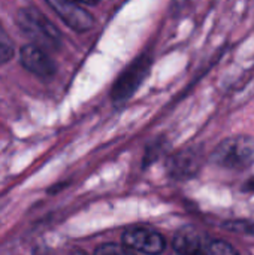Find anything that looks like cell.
<instances>
[{"instance_id":"9","label":"cell","mask_w":254,"mask_h":255,"mask_svg":"<svg viewBox=\"0 0 254 255\" xmlns=\"http://www.w3.org/2000/svg\"><path fill=\"white\" fill-rule=\"evenodd\" d=\"M13 55V43L4 28L0 25V64L9 61Z\"/></svg>"},{"instance_id":"13","label":"cell","mask_w":254,"mask_h":255,"mask_svg":"<svg viewBox=\"0 0 254 255\" xmlns=\"http://www.w3.org/2000/svg\"><path fill=\"white\" fill-rule=\"evenodd\" d=\"M244 190H247V191H254V178L249 179V181L246 182V187H244Z\"/></svg>"},{"instance_id":"7","label":"cell","mask_w":254,"mask_h":255,"mask_svg":"<svg viewBox=\"0 0 254 255\" xmlns=\"http://www.w3.org/2000/svg\"><path fill=\"white\" fill-rule=\"evenodd\" d=\"M204 157L202 151L198 148H189L186 151L178 152L169 160V173L177 179H187L195 176L201 166H202Z\"/></svg>"},{"instance_id":"10","label":"cell","mask_w":254,"mask_h":255,"mask_svg":"<svg viewBox=\"0 0 254 255\" xmlns=\"http://www.w3.org/2000/svg\"><path fill=\"white\" fill-rule=\"evenodd\" d=\"M223 227L232 233H243V235L254 236L253 221H229V223H225Z\"/></svg>"},{"instance_id":"8","label":"cell","mask_w":254,"mask_h":255,"mask_svg":"<svg viewBox=\"0 0 254 255\" xmlns=\"http://www.w3.org/2000/svg\"><path fill=\"white\" fill-rule=\"evenodd\" d=\"M211 238L198 232L196 229L186 227L174 238V250L180 254H210Z\"/></svg>"},{"instance_id":"12","label":"cell","mask_w":254,"mask_h":255,"mask_svg":"<svg viewBox=\"0 0 254 255\" xmlns=\"http://www.w3.org/2000/svg\"><path fill=\"white\" fill-rule=\"evenodd\" d=\"M132 251L129 248H126L123 244L117 245V244H106L102 245L96 250V254H130Z\"/></svg>"},{"instance_id":"5","label":"cell","mask_w":254,"mask_h":255,"mask_svg":"<svg viewBox=\"0 0 254 255\" xmlns=\"http://www.w3.org/2000/svg\"><path fill=\"white\" fill-rule=\"evenodd\" d=\"M148 67H150V60L145 57L132 63V66L120 76V79L117 81V84L114 87V93H112L114 100L126 102L133 94V91L141 84V81L145 78Z\"/></svg>"},{"instance_id":"2","label":"cell","mask_w":254,"mask_h":255,"mask_svg":"<svg viewBox=\"0 0 254 255\" xmlns=\"http://www.w3.org/2000/svg\"><path fill=\"white\" fill-rule=\"evenodd\" d=\"M16 22L21 30L43 49H57L60 46V33L34 7H24L16 15Z\"/></svg>"},{"instance_id":"1","label":"cell","mask_w":254,"mask_h":255,"mask_svg":"<svg viewBox=\"0 0 254 255\" xmlns=\"http://www.w3.org/2000/svg\"><path fill=\"white\" fill-rule=\"evenodd\" d=\"M211 161L219 167L244 172L254 166V139L252 136H232L220 142L211 154Z\"/></svg>"},{"instance_id":"6","label":"cell","mask_w":254,"mask_h":255,"mask_svg":"<svg viewBox=\"0 0 254 255\" xmlns=\"http://www.w3.org/2000/svg\"><path fill=\"white\" fill-rule=\"evenodd\" d=\"M19 58L22 66L40 78H51L55 73V64L43 48L36 43H30L21 48Z\"/></svg>"},{"instance_id":"3","label":"cell","mask_w":254,"mask_h":255,"mask_svg":"<svg viewBox=\"0 0 254 255\" xmlns=\"http://www.w3.org/2000/svg\"><path fill=\"white\" fill-rule=\"evenodd\" d=\"M52 10L76 31H85L93 27L94 19L90 12L78 4L76 0H45Z\"/></svg>"},{"instance_id":"4","label":"cell","mask_w":254,"mask_h":255,"mask_svg":"<svg viewBox=\"0 0 254 255\" xmlns=\"http://www.w3.org/2000/svg\"><path fill=\"white\" fill-rule=\"evenodd\" d=\"M123 245L132 253L160 254L166 248L163 236L148 229H130L123 235Z\"/></svg>"},{"instance_id":"14","label":"cell","mask_w":254,"mask_h":255,"mask_svg":"<svg viewBox=\"0 0 254 255\" xmlns=\"http://www.w3.org/2000/svg\"><path fill=\"white\" fill-rule=\"evenodd\" d=\"M76 1H79V3H87V4H96V3H99L100 0H76Z\"/></svg>"},{"instance_id":"11","label":"cell","mask_w":254,"mask_h":255,"mask_svg":"<svg viewBox=\"0 0 254 255\" xmlns=\"http://www.w3.org/2000/svg\"><path fill=\"white\" fill-rule=\"evenodd\" d=\"M237 250L225 242V241H219V239H213L211 245H210V254H235Z\"/></svg>"}]
</instances>
